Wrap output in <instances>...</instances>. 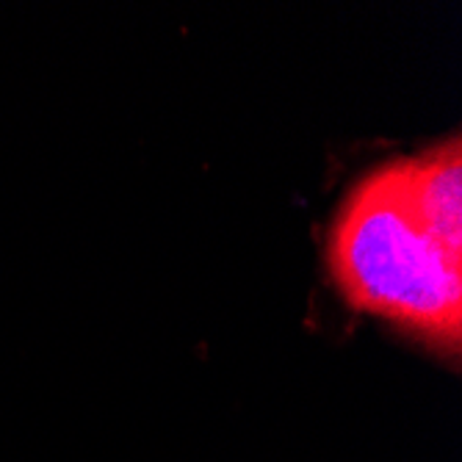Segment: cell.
<instances>
[{"label":"cell","mask_w":462,"mask_h":462,"mask_svg":"<svg viewBox=\"0 0 462 462\" xmlns=\"http://www.w3.org/2000/svg\"><path fill=\"white\" fill-rule=\"evenodd\" d=\"M329 266L344 297L440 349L462 335V255L410 211L399 161L365 172L329 233Z\"/></svg>","instance_id":"obj_1"},{"label":"cell","mask_w":462,"mask_h":462,"mask_svg":"<svg viewBox=\"0 0 462 462\" xmlns=\"http://www.w3.org/2000/svg\"><path fill=\"white\" fill-rule=\"evenodd\" d=\"M402 194L412 217L462 255V144L443 139L418 155L399 158Z\"/></svg>","instance_id":"obj_2"}]
</instances>
